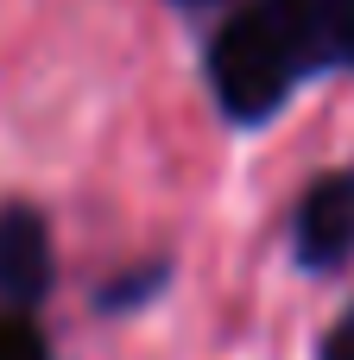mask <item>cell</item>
Returning <instances> with one entry per match:
<instances>
[{
  "label": "cell",
  "mask_w": 354,
  "mask_h": 360,
  "mask_svg": "<svg viewBox=\"0 0 354 360\" xmlns=\"http://www.w3.org/2000/svg\"><path fill=\"white\" fill-rule=\"evenodd\" d=\"M298 76H310V57H304L298 32L285 25L279 0H253L247 13H234L215 32L209 82H215V95L234 120H266L291 95Z\"/></svg>",
  "instance_id": "obj_1"
},
{
  "label": "cell",
  "mask_w": 354,
  "mask_h": 360,
  "mask_svg": "<svg viewBox=\"0 0 354 360\" xmlns=\"http://www.w3.org/2000/svg\"><path fill=\"white\" fill-rule=\"evenodd\" d=\"M298 253L304 266L329 272L354 253V177H323L298 209Z\"/></svg>",
  "instance_id": "obj_2"
},
{
  "label": "cell",
  "mask_w": 354,
  "mask_h": 360,
  "mask_svg": "<svg viewBox=\"0 0 354 360\" xmlns=\"http://www.w3.org/2000/svg\"><path fill=\"white\" fill-rule=\"evenodd\" d=\"M51 291V234L32 209H0V297L38 304Z\"/></svg>",
  "instance_id": "obj_3"
},
{
  "label": "cell",
  "mask_w": 354,
  "mask_h": 360,
  "mask_svg": "<svg viewBox=\"0 0 354 360\" xmlns=\"http://www.w3.org/2000/svg\"><path fill=\"white\" fill-rule=\"evenodd\" d=\"M285 25L298 32L310 70L323 63H354V0H279Z\"/></svg>",
  "instance_id": "obj_4"
},
{
  "label": "cell",
  "mask_w": 354,
  "mask_h": 360,
  "mask_svg": "<svg viewBox=\"0 0 354 360\" xmlns=\"http://www.w3.org/2000/svg\"><path fill=\"white\" fill-rule=\"evenodd\" d=\"M0 360H51V354L25 323H0Z\"/></svg>",
  "instance_id": "obj_5"
},
{
  "label": "cell",
  "mask_w": 354,
  "mask_h": 360,
  "mask_svg": "<svg viewBox=\"0 0 354 360\" xmlns=\"http://www.w3.org/2000/svg\"><path fill=\"white\" fill-rule=\"evenodd\" d=\"M323 360H354V310L336 323V335L323 342Z\"/></svg>",
  "instance_id": "obj_6"
}]
</instances>
